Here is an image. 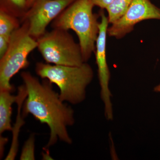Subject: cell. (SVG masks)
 <instances>
[{
  "mask_svg": "<svg viewBox=\"0 0 160 160\" xmlns=\"http://www.w3.org/2000/svg\"><path fill=\"white\" fill-rule=\"evenodd\" d=\"M26 1H27V5H28L29 9L33 5L36 0H26Z\"/></svg>",
  "mask_w": 160,
  "mask_h": 160,
  "instance_id": "18",
  "label": "cell"
},
{
  "mask_svg": "<svg viewBox=\"0 0 160 160\" xmlns=\"http://www.w3.org/2000/svg\"><path fill=\"white\" fill-rule=\"evenodd\" d=\"M101 22L99 32L96 43V61L98 66V77L100 87L101 97L105 106V116L108 120L113 119V110L111 98L112 96L109 88L110 73L106 59V38L109 27L108 17L103 9L100 11Z\"/></svg>",
  "mask_w": 160,
  "mask_h": 160,
  "instance_id": "7",
  "label": "cell"
},
{
  "mask_svg": "<svg viewBox=\"0 0 160 160\" xmlns=\"http://www.w3.org/2000/svg\"><path fill=\"white\" fill-rule=\"evenodd\" d=\"M75 0H36L21 18L28 26L29 34L37 40L46 32V29Z\"/></svg>",
  "mask_w": 160,
  "mask_h": 160,
  "instance_id": "6",
  "label": "cell"
},
{
  "mask_svg": "<svg viewBox=\"0 0 160 160\" xmlns=\"http://www.w3.org/2000/svg\"><path fill=\"white\" fill-rule=\"evenodd\" d=\"M10 37L11 36L0 35V58L4 55L8 49Z\"/></svg>",
  "mask_w": 160,
  "mask_h": 160,
  "instance_id": "15",
  "label": "cell"
},
{
  "mask_svg": "<svg viewBox=\"0 0 160 160\" xmlns=\"http://www.w3.org/2000/svg\"><path fill=\"white\" fill-rule=\"evenodd\" d=\"M8 141L7 138H5L3 137V136H2L1 135V138H0V151H1V158L3 156V152H4V146H5V144H6Z\"/></svg>",
  "mask_w": 160,
  "mask_h": 160,
  "instance_id": "17",
  "label": "cell"
},
{
  "mask_svg": "<svg viewBox=\"0 0 160 160\" xmlns=\"http://www.w3.org/2000/svg\"><path fill=\"white\" fill-rule=\"evenodd\" d=\"M21 76L27 91L23 105V116L31 114L49 126L50 138L46 148L53 146L58 139L72 144L67 127L74 124L73 109L61 100L59 94L54 91L48 80L44 79L41 82L29 72H22Z\"/></svg>",
  "mask_w": 160,
  "mask_h": 160,
  "instance_id": "1",
  "label": "cell"
},
{
  "mask_svg": "<svg viewBox=\"0 0 160 160\" xmlns=\"http://www.w3.org/2000/svg\"><path fill=\"white\" fill-rule=\"evenodd\" d=\"M35 70L43 79H46L58 86L62 102L73 105L80 104L85 100L86 88L93 78V70L87 62L77 66L38 62Z\"/></svg>",
  "mask_w": 160,
  "mask_h": 160,
  "instance_id": "3",
  "label": "cell"
},
{
  "mask_svg": "<svg viewBox=\"0 0 160 160\" xmlns=\"http://www.w3.org/2000/svg\"><path fill=\"white\" fill-rule=\"evenodd\" d=\"M114 0H92L94 6H98L102 9H106Z\"/></svg>",
  "mask_w": 160,
  "mask_h": 160,
  "instance_id": "16",
  "label": "cell"
},
{
  "mask_svg": "<svg viewBox=\"0 0 160 160\" xmlns=\"http://www.w3.org/2000/svg\"><path fill=\"white\" fill-rule=\"evenodd\" d=\"M18 17L0 8V35L11 36L16 29L20 27Z\"/></svg>",
  "mask_w": 160,
  "mask_h": 160,
  "instance_id": "11",
  "label": "cell"
},
{
  "mask_svg": "<svg viewBox=\"0 0 160 160\" xmlns=\"http://www.w3.org/2000/svg\"><path fill=\"white\" fill-rule=\"evenodd\" d=\"M150 19L160 20V9L150 0H133L126 13L108 27L109 37L121 39L131 32L138 23Z\"/></svg>",
  "mask_w": 160,
  "mask_h": 160,
  "instance_id": "8",
  "label": "cell"
},
{
  "mask_svg": "<svg viewBox=\"0 0 160 160\" xmlns=\"http://www.w3.org/2000/svg\"><path fill=\"white\" fill-rule=\"evenodd\" d=\"M12 91L0 90V134L12 131L11 116L12 104L16 102L17 96L12 95Z\"/></svg>",
  "mask_w": 160,
  "mask_h": 160,
  "instance_id": "10",
  "label": "cell"
},
{
  "mask_svg": "<svg viewBox=\"0 0 160 160\" xmlns=\"http://www.w3.org/2000/svg\"><path fill=\"white\" fill-rule=\"evenodd\" d=\"M27 96V91L25 85L20 86L18 87V91L17 95L16 102L18 106V114L17 116L16 122L13 127H12V138L11 146L9 149V153L7 155L5 160H13L15 158L17 154L18 149V137L20 129L24 125L25 122L23 119V113H22V108L23 103Z\"/></svg>",
  "mask_w": 160,
  "mask_h": 160,
  "instance_id": "9",
  "label": "cell"
},
{
  "mask_svg": "<svg viewBox=\"0 0 160 160\" xmlns=\"http://www.w3.org/2000/svg\"><path fill=\"white\" fill-rule=\"evenodd\" d=\"M133 0H114L106 9L109 24L117 21L126 13Z\"/></svg>",
  "mask_w": 160,
  "mask_h": 160,
  "instance_id": "12",
  "label": "cell"
},
{
  "mask_svg": "<svg viewBox=\"0 0 160 160\" xmlns=\"http://www.w3.org/2000/svg\"><path fill=\"white\" fill-rule=\"evenodd\" d=\"M12 33L8 49L0 58V90L12 92V78L29 66L28 56L38 47L37 40L29 34L25 22Z\"/></svg>",
  "mask_w": 160,
  "mask_h": 160,
  "instance_id": "4",
  "label": "cell"
},
{
  "mask_svg": "<svg viewBox=\"0 0 160 160\" xmlns=\"http://www.w3.org/2000/svg\"><path fill=\"white\" fill-rule=\"evenodd\" d=\"M153 91L157 92H160V84L154 87Z\"/></svg>",
  "mask_w": 160,
  "mask_h": 160,
  "instance_id": "19",
  "label": "cell"
},
{
  "mask_svg": "<svg viewBox=\"0 0 160 160\" xmlns=\"http://www.w3.org/2000/svg\"><path fill=\"white\" fill-rule=\"evenodd\" d=\"M0 8L21 18L29 9L26 0H1Z\"/></svg>",
  "mask_w": 160,
  "mask_h": 160,
  "instance_id": "13",
  "label": "cell"
},
{
  "mask_svg": "<svg viewBox=\"0 0 160 160\" xmlns=\"http://www.w3.org/2000/svg\"><path fill=\"white\" fill-rule=\"evenodd\" d=\"M92 0H75L51 23L52 29L74 31L79 39L83 59L87 62L96 50L99 32V14L92 11Z\"/></svg>",
  "mask_w": 160,
  "mask_h": 160,
  "instance_id": "2",
  "label": "cell"
},
{
  "mask_svg": "<svg viewBox=\"0 0 160 160\" xmlns=\"http://www.w3.org/2000/svg\"><path fill=\"white\" fill-rule=\"evenodd\" d=\"M37 42V48L47 63L77 66L85 62L79 44L68 30L53 29L46 31Z\"/></svg>",
  "mask_w": 160,
  "mask_h": 160,
  "instance_id": "5",
  "label": "cell"
},
{
  "mask_svg": "<svg viewBox=\"0 0 160 160\" xmlns=\"http://www.w3.org/2000/svg\"><path fill=\"white\" fill-rule=\"evenodd\" d=\"M34 142V136L31 135L23 147L20 160H35Z\"/></svg>",
  "mask_w": 160,
  "mask_h": 160,
  "instance_id": "14",
  "label": "cell"
}]
</instances>
